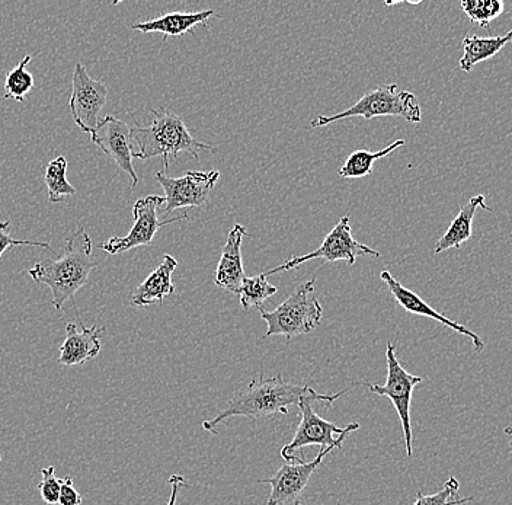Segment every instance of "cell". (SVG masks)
<instances>
[{"label":"cell","instance_id":"cell-30","mask_svg":"<svg viewBox=\"0 0 512 505\" xmlns=\"http://www.w3.org/2000/svg\"><path fill=\"white\" fill-rule=\"evenodd\" d=\"M169 485H171V498H169L168 505H175L176 504V498H178L179 491H181L182 488L188 487V482L185 481L184 476L181 475H172L171 478H169Z\"/></svg>","mask_w":512,"mask_h":505},{"label":"cell","instance_id":"cell-22","mask_svg":"<svg viewBox=\"0 0 512 505\" xmlns=\"http://www.w3.org/2000/svg\"><path fill=\"white\" fill-rule=\"evenodd\" d=\"M67 159L57 156L48 162L44 182H46L48 201L53 204L62 203L66 198L75 196L76 188L67 181Z\"/></svg>","mask_w":512,"mask_h":505},{"label":"cell","instance_id":"cell-13","mask_svg":"<svg viewBox=\"0 0 512 505\" xmlns=\"http://www.w3.org/2000/svg\"><path fill=\"white\" fill-rule=\"evenodd\" d=\"M91 140L105 155L117 163L120 171L131 178V187H137L139 177L133 166V149H131V129L124 121L114 115L102 118L91 134Z\"/></svg>","mask_w":512,"mask_h":505},{"label":"cell","instance_id":"cell-25","mask_svg":"<svg viewBox=\"0 0 512 505\" xmlns=\"http://www.w3.org/2000/svg\"><path fill=\"white\" fill-rule=\"evenodd\" d=\"M460 6L470 21L486 30H489V24L494 19L501 17L505 9L504 2L501 0H463Z\"/></svg>","mask_w":512,"mask_h":505},{"label":"cell","instance_id":"cell-20","mask_svg":"<svg viewBox=\"0 0 512 505\" xmlns=\"http://www.w3.org/2000/svg\"><path fill=\"white\" fill-rule=\"evenodd\" d=\"M507 44H512V30L508 34L489 38L466 35L463 38L464 54L460 59V69L463 72H470L480 62H485V60L496 56Z\"/></svg>","mask_w":512,"mask_h":505},{"label":"cell","instance_id":"cell-1","mask_svg":"<svg viewBox=\"0 0 512 505\" xmlns=\"http://www.w3.org/2000/svg\"><path fill=\"white\" fill-rule=\"evenodd\" d=\"M348 391L339 393H318L306 385H294L277 375L264 379L259 375L252 380L248 388L233 396L227 407L213 420L204 421L203 427L210 433H216V427L232 417H248L251 420H274L280 415H288L291 405L299 407L300 402H322L331 407L336 399Z\"/></svg>","mask_w":512,"mask_h":505},{"label":"cell","instance_id":"cell-12","mask_svg":"<svg viewBox=\"0 0 512 505\" xmlns=\"http://www.w3.org/2000/svg\"><path fill=\"white\" fill-rule=\"evenodd\" d=\"M155 178L165 191L166 217L174 210L204 206L219 181L220 172L190 171L181 178H171L165 172H158Z\"/></svg>","mask_w":512,"mask_h":505},{"label":"cell","instance_id":"cell-28","mask_svg":"<svg viewBox=\"0 0 512 505\" xmlns=\"http://www.w3.org/2000/svg\"><path fill=\"white\" fill-rule=\"evenodd\" d=\"M9 229H11V222L9 220L0 222V258L5 254L6 249L12 248V246H41V248H46L48 251H53L48 242L19 241V239H14L11 233H9Z\"/></svg>","mask_w":512,"mask_h":505},{"label":"cell","instance_id":"cell-6","mask_svg":"<svg viewBox=\"0 0 512 505\" xmlns=\"http://www.w3.org/2000/svg\"><path fill=\"white\" fill-rule=\"evenodd\" d=\"M387 379L384 385L376 383H367L368 389L376 395L392 401L393 407L398 412L400 425H402L403 437H405L406 456L414 455L412 447V424H411V402L414 389L419 383H422V377L411 375L403 369L402 364L396 357L395 343L387 344Z\"/></svg>","mask_w":512,"mask_h":505},{"label":"cell","instance_id":"cell-29","mask_svg":"<svg viewBox=\"0 0 512 505\" xmlns=\"http://www.w3.org/2000/svg\"><path fill=\"white\" fill-rule=\"evenodd\" d=\"M59 505H82V495L73 485V479L70 476L60 479Z\"/></svg>","mask_w":512,"mask_h":505},{"label":"cell","instance_id":"cell-32","mask_svg":"<svg viewBox=\"0 0 512 505\" xmlns=\"http://www.w3.org/2000/svg\"><path fill=\"white\" fill-rule=\"evenodd\" d=\"M0 462H2V457H0Z\"/></svg>","mask_w":512,"mask_h":505},{"label":"cell","instance_id":"cell-27","mask_svg":"<svg viewBox=\"0 0 512 505\" xmlns=\"http://www.w3.org/2000/svg\"><path fill=\"white\" fill-rule=\"evenodd\" d=\"M41 476H43V481L38 485V491H40L44 503L59 504L60 479L56 478V468L47 466V468L41 469Z\"/></svg>","mask_w":512,"mask_h":505},{"label":"cell","instance_id":"cell-7","mask_svg":"<svg viewBox=\"0 0 512 505\" xmlns=\"http://www.w3.org/2000/svg\"><path fill=\"white\" fill-rule=\"evenodd\" d=\"M358 257L380 258V252L371 249L370 246L355 241L352 236L350 217L344 216L336 223L335 228L326 235L325 241L316 251L303 257H293L278 265L277 268L265 271L264 276L281 273V271H290L299 268L304 262L312 260H323V262L345 261L347 264L354 265Z\"/></svg>","mask_w":512,"mask_h":505},{"label":"cell","instance_id":"cell-19","mask_svg":"<svg viewBox=\"0 0 512 505\" xmlns=\"http://www.w3.org/2000/svg\"><path fill=\"white\" fill-rule=\"evenodd\" d=\"M478 209L492 212L491 207L486 204L485 196H482V194L470 198L460 209L459 214L454 217L453 222L448 226L446 233L435 244V254H441V252L448 251V249L460 248L464 242L469 241L470 236H472L473 219H475Z\"/></svg>","mask_w":512,"mask_h":505},{"label":"cell","instance_id":"cell-5","mask_svg":"<svg viewBox=\"0 0 512 505\" xmlns=\"http://www.w3.org/2000/svg\"><path fill=\"white\" fill-rule=\"evenodd\" d=\"M363 117L371 120L374 117H402L409 123H421L422 111L418 99L409 91H399L398 85L380 86L367 92L352 107L335 115H319L313 118V129L328 126L345 118Z\"/></svg>","mask_w":512,"mask_h":505},{"label":"cell","instance_id":"cell-15","mask_svg":"<svg viewBox=\"0 0 512 505\" xmlns=\"http://www.w3.org/2000/svg\"><path fill=\"white\" fill-rule=\"evenodd\" d=\"M245 235L246 228L240 223H236L230 230L214 278L216 286L233 294L240 293V287L246 277L242 260V242Z\"/></svg>","mask_w":512,"mask_h":505},{"label":"cell","instance_id":"cell-26","mask_svg":"<svg viewBox=\"0 0 512 505\" xmlns=\"http://www.w3.org/2000/svg\"><path fill=\"white\" fill-rule=\"evenodd\" d=\"M459 488V481L454 476H451V478L447 479L443 488L435 492V494L425 495L421 491L416 492V500L412 505H462L472 503V497H460Z\"/></svg>","mask_w":512,"mask_h":505},{"label":"cell","instance_id":"cell-8","mask_svg":"<svg viewBox=\"0 0 512 505\" xmlns=\"http://www.w3.org/2000/svg\"><path fill=\"white\" fill-rule=\"evenodd\" d=\"M165 204V197L147 196L139 198L133 206L134 225L126 236H114L102 242L99 249L110 255H120L139 246L152 245L156 233L166 225L188 219L187 214L174 219H160V207Z\"/></svg>","mask_w":512,"mask_h":505},{"label":"cell","instance_id":"cell-17","mask_svg":"<svg viewBox=\"0 0 512 505\" xmlns=\"http://www.w3.org/2000/svg\"><path fill=\"white\" fill-rule=\"evenodd\" d=\"M176 268H178V261L172 255H165L162 264L137 287L130 299L131 306L146 308L155 302L163 303L165 297L174 294L175 286L172 283V274Z\"/></svg>","mask_w":512,"mask_h":505},{"label":"cell","instance_id":"cell-18","mask_svg":"<svg viewBox=\"0 0 512 505\" xmlns=\"http://www.w3.org/2000/svg\"><path fill=\"white\" fill-rule=\"evenodd\" d=\"M213 9L201 12H172L152 21L136 22L131 25V30L140 31L143 34L160 33L163 40L168 37H181L190 33L192 28L206 24L208 18L213 17Z\"/></svg>","mask_w":512,"mask_h":505},{"label":"cell","instance_id":"cell-9","mask_svg":"<svg viewBox=\"0 0 512 505\" xmlns=\"http://www.w3.org/2000/svg\"><path fill=\"white\" fill-rule=\"evenodd\" d=\"M312 404L313 402L310 401H302L299 404L302 421H300L291 443L281 449V456L288 463L293 462L296 453L302 452L304 447L319 446L320 449H325L329 446H342L344 440L351 433L360 430L361 425L358 423L348 424L347 427L341 428L323 420L313 411Z\"/></svg>","mask_w":512,"mask_h":505},{"label":"cell","instance_id":"cell-14","mask_svg":"<svg viewBox=\"0 0 512 505\" xmlns=\"http://www.w3.org/2000/svg\"><path fill=\"white\" fill-rule=\"evenodd\" d=\"M380 278H382L383 283L389 287L390 293L395 297L396 302L399 303V306H402L406 312L414 313V315L425 316V318L434 319V321L440 322L447 328L453 329V331L459 332V334L464 335V337L470 338L473 343V350L476 353H482L485 350V341L479 337L475 332L470 331L467 326L459 324V322L451 321L450 318H447L443 313L437 312V310L432 309L430 305H428L425 300H422L421 297L418 296L412 290L406 289L403 284H400L389 271L384 270L382 274H380Z\"/></svg>","mask_w":512,"mask_h":505},{"label":"cell","instance_id":"cell-31","mask_svg":"<svg viewBox=\"0 0 512 505\" xmlns=\"http://www.w3.org/2000/svg\"><path fill=\"white\" fill-rule=\"evenodd\" d=\"M504 431H505V434H507V436L511 437L510 446L512 447V427H507V428H505Z\"/></svg>","mask_w":512,"mask_h":505},{"label":"cell","instance_id":"cell-21","mask_svg":"<svg viewBox=\"0 0 512 505\" xmlns=\"http://www.w3.org/2000/svg\"><path fill=\"white\" fill-rule=\"evenodd\" d=\"M405 145V140H396L392 145L384 147L377 152H370V150H355L344 165L338 169V175L342 180H357V178L368 177L373 172L374 162L379 159L386 158L390 153L395 152L396 149Z\"/></svg>","mask_w":512,"mask_h":505},{"label":"cell","instance_id":"cell-23","mask_svg":"<svg viewBox=\"0 0 512 505\" xmlns=\"http://www.w3.org/2000/svg\"><path fill=\"white\" fill-rule=\"evenodd\" d=\"M278 289L272 284L268 283L267 277L264 274L259 276L245 277L242 287H240V305L245 310L252 308H261L265 300L270 299L271 296L277 294Z\"/></svg>","mask_w":512,"mask_h":505},{"label":"cell","instance_id":"cell-3","mask_svg":"<svg viewBox=\"0 0 512 505\" xmlns=\"http://www.w3.org/2000/svg\"><path fill=\"white\" fill-rule=\"evenodd\" d=\"M150 113L153 115L150 126H142L134 121L131 139L136 140L139 152L133 153V158L147 161L162 156L168 171L169 156L178 159L179 153L187 152L192 158L198 159L201 152H211L214 149L213 146L194 139L184 120L168 108L150 110Z\"/></svg>","mask_w":512,"mask_h":505},{"label":"cell","instance_id":"cell-33","mask_svg":"<svg viewBox=\"0 0 512 505\" xmlns=\"http://www.w3.org/2000/svg\"><path fill=\"white\" fill-rule=\"evenodd\" d=\"M336 505H341V503H338V504H336Z\"/></svg>","mask_w":512,"mask_h":505},{"label":"cell","instance_id":"cell-11","mask_svg":"<svg viewBox=\"0 0 512 505\" xmlns=\"http://www.w3.org/2000/svg\"><path fill=\"white\" fill-rule=\"evenodd\" d=\"M107 85L89 76L82 63H76L72 76V97L69 108L73 121L83 133L91 136L98 126L99 113L107 104Z\"/></svg>","mask_w":512,"mask_h":505},{"label":"cell","instance_id":"cell-10","mask_svg":"<svg viewBox=\"0 0 512 505\" xmlns=\"http://www.w3.org/2000/svg\"><path fill=\"white\" fill-rule=\"evenodd\" d=\"M342 446H329L320 449L318 457L306 463L302 457L296 456L293 463L281 466L271 478L259 479V484L271 485V494L267 505H302L304 489L309 485L313 472L318 469L329 453L341 449Z\"/></svg>","mask_w":512,"mask_h":505},{"label":"cell","instance_id":"cell-16","mask_svg":"<svg viewBox=\"0 0 512 505\" xmlns=\"http://www.w3.org/2000/svg\"><path fill=\"white\" fill-rule=\"evenodd\" d=\"M105 328H82L78 331L75 324H67L66 340L60 347L59 364L62 366H79L86 361L95 359L101 353V337L105 334Z\"/></svg>","mask_w":512,"mask_h":505},{"label":"cell","instance_id":"cell-4","mask_svg":"<svg viewBox=\"0 0 512 505\" xmlns=\"http://www.w3.org/2000/svg\"><path fill=\"white\" fill-rule=\"evenodd\" d=\"M316 280L300 284L291 296H288L277 309L272 312L261 310V318L267 322L265 338L283 335L296 338L310 334L320 325L323 308L315 294Z\"/></svg>","mask_w":512,"mask_h":505},{"label":"cell","instance_id":"cell-24","mask_svg":"<svg viewBox=\"0 0 512 505\" xmlns=\"http://www.w3.org/2000/svg\"><path fill=\"white\" fill-rule=\"evenodd\" d=\"M32 57L30 54L25 56L14 69L9 70L5 79V98L15 99L18 102H25L28 92L34 89V76L27 70Z\"/></svg>","mask_w":512,"mask_h":505},{"label":"cell","instance_id":"cell-2","mask_svg":"<svg viewBox=\"0 0 512 505\" xmlns=\"http://www.w3.org/2000/svg\"><path fill=\"white\" fill-rule=\"evenodd\" d=\"M92 246L91 236L80 226L66 239L62 257L37 262L28 271L35 283L51 290L57 310L62 309L67 300L75 303V294L88 283L89 274L96 268L91 258Z\"/></svg>","mask_w":512,"mask_h":505}]
</instances>
